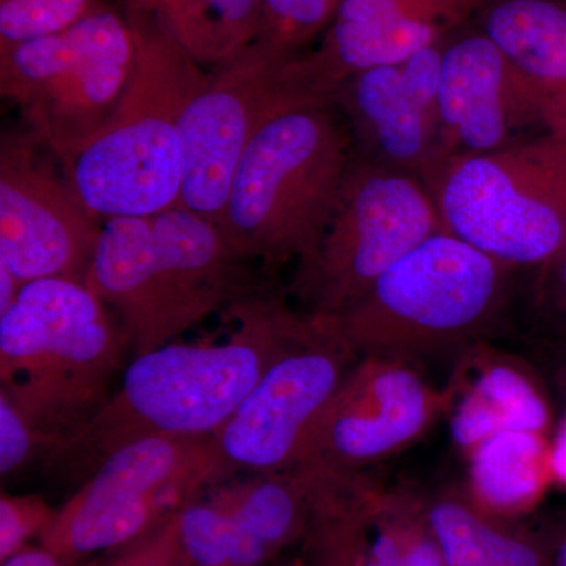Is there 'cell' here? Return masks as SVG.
<instances>
[{
	"mask_svg": "<svg viewBox=\"0 0 566 566\" xmlns=\"http://www.w3.org/2000/svg\"><path fill=\"white\" fill-rule=\"evenodd\" d=\"M438 118L442 163L549 134L534 88L476 25L442 46Z\"/></svg>",
	"mask_w": 566,
	"mask_h": 566,
	"instance_id": "obj_15",
	"label": "cell"
},
{
	"mask_svg": "<svg viewBox=\"0 0 566 566\" xmlns=\"http://www.w3.org/2000/svg\"><path fill=\"white\" fill-rule=\"evenodd\" d=\"M444 43L395 65L360 71L335 92L334 106L357 159L424 182L441 166L438 85Z\"/></svg>",
	"mask_w": 566,
	"mask_h": 566,
	"instance_id": "obj_16",
	"label": "cell"
},
{
	"mask_svg": "<svg viewBox=\"0 0 566 566\" xmlns=\"http://www.w3.org/2000/svg\"><path fill=\"white\" fill-rule=\"evenodd\" d=\"M294 57L252 43L208 71L180 123L181 207L219 226L234 170L260 129L283 112L334 103L301 80Z\"/></svg>",
	"mask_w": 566,
	"mask_h": 566,
	"instance_id": "obj_11",
	"label": "cell"
},
{
	"mask_svg": "<svg viewBox=\"0 0 566 566\" xmlns=\"http://www.w3.org/2000/svg\"><path fill=\"white\" fill-rule=\"evenodd\" d=\"M485 0H344L318 40L294 57L308 87L334 102L360 71L408 61L444 43Z\"/></svg>",
	"mask_w": 566,
	"mask_h": 566,
	"instance_id": "obj_17",
	"label": "cell"
},
{
	"mask_svg": "<svg viewBox=\"0 0 566 566\" xmlns=\"http://www.w3.org/2000/svg\"><path fill=\"white\" fill-rule=\"evenodd\" d=\"M182 549L191 566H230L233 528L229 513L214 495L189 502L178 513Z\"/></svg>",
	"mask_w": 566,
	"mask_h": 566,
	"instance_id": "obj_23",
	"label": "cell"
},
{
	"mask_svg": "<svg viewBox=\"0 0 566 566\" xmlns=\"http://www.w3.org/2000/svg\"><path fill=\"white\" fill-rule=\"evenodd\" d=\"M2 566H65L61 558L52 554L46 547H24L2 562Z\"/></svg>",
	"mask_w": 566,
	"mask_h": 566,
	"instance_id": "obj_32",
	"label": "cell"
},
{
	"mask_svg": "<svg viewBox=\"0 0 566 566\" xmlns=\"http://www.w3.org/2000/svg\"><path fill=\"white\" fill-rule=\"evenodd\" d=\"M103 221L74 189L62 163L28 132L0 144V263L24 285L85 283Z\"/></svg>",
	"mask_w": 566,
	"mask_h": 566,
	"instance_id": "obj_12",
	"label": "cell"
},
{
	"mask_svg": "<svg viewBox=\"0 0 566 566\" xmlns=\"http://www.w3.org/2000/svg\"><path fill=\"white\" fill-rule=\"evenodd\" d=\"M55 512L39 495L0 497V560L24 549L33 535H43L54 520Z\"/></svg>",
	"mask_w": 566,
	"mask_h": 566,
	"instance_id": "obj_27",
	"label": "cell"
},
{
	"mask_svg": "<svg viewBox=\"0 0 566 566\" xmlns=\"http://www.w3.org/2000/svg\"><path fill=\"white\" fill-rule=\"evenodd\" d=\"M535 356L538 365L549 376L554 389L560 395L566 405V338L560 340L535 342Z\"/></svg>",
	"mask_w": 566,
	"mask_h": 566,
	"instance_id": "obj_30",
	"label": "cell"
},
{
	"mask_svg": "<svg viewBox=\"0 0 566 566\" xmlns=\"http://www.w3.org/2000/svg\"><path fill=\"white\" fill-rule=\"evenodd\" d=\"M281 566H303L300 564V562H292V564H285V565H281Z\"/></svg>",
	"mask_w": 566,
	"mask_h": 566,
	"instance_id": "obj_37",
	"label": "cell"
},
{
	"mask_svg": "<svg viewBox=\"0 0 566 566\" xmlns=\"http://www.w3.org/2000/svg\"><path fill=\"white\" fill-rule=\"evenodd\" d=\"M545 434L502 431L471 450V483L479 501L497 510L536 501L553 475Z\"/></svg>",
	"mask_w": 566,
	"mask_h": 566,
	"instance_id": "obj_20",
	"label": "cell"
},
{
	"mask_svg": "<svg viewBox=\"0 0 566 566\" xmlns=\"http://www.w3.org/2000/svg\"><path fill=\"white\" fill-rule=\"evenodd\" d=\"M449 389L452 438L469 452L502 431L545 434L553 427V409L534 368L491 344L458 356Z\"/></svg>",
	"mask_w": 566,
	"mask_h": 566,
	"instance_id": "obj_18",
	"label": "cell"
},
{
	"mask_svg": "<svg viewBox=\"0 0 566 566\" xmlns=\"http://www.w3.org/2000/svg\"><path fill=\"white\" fill-rule=\"evenodd\" d=\"M554 565L566 566V536L557 547L556 562H554Z\"/></svg>",
	"mask_w": 566,
	"mask_h": 566,
	"instance_id": "obj_36",
	"label": "cell"
},
{
	"mask_svg": "<svg viewBox=\"0 0 566 566\" xmlns=\"http://www.w3.org/2000/svg\"><path fill=\"white\" fill-rule=\"evenodd\" d=\"M450 401L449 386L434 389L419 364L360 356L319 417L297 465L357 474L422 439Z\"/></svg>",
	"mask_w": 566,
	"mask_h": 566,
	"instance_id": "obj_14",
	"label": "cell"
},
{
	"mask_svg": "<svg viewBox=\"0 0 566 566\" xmlns=\"http://www.w3.org/2000/svg\"><path fill=\"white\" fill-rule=\"evenodd\" d=\"M255 266L218 223L177 207L104 221L85 285L117 316L139 356L270 285Z\"/></svg>",
	"mask_w": 566,
	"mask_h": 566,
	"instance_id": "obj_2",
	"label": "cell"
},
{
	"mask_svg": "<svg viewBox=\"0 0 566 566\" xmlns=\"http://www.w3.org/2000/svg\"><path fill=\"white\" fill-rule=\"evenodd\" d=\"M439 230L438 207L422 178L354 156L315 252L296 266L294 294L305 314L338 315Z\"/></svg>",
	"mask_w": 566,
	"mask_h": 566,
	"instance_id": "obj_10",
	"label": "cell"
},
{
	"mask_svg": "<svg viewBox=\"0 0 566 566\" xmlns=\"http://www.w3.org/2000/svg\"><path fill=\"white\" fill-rule=\"evenodd\" d=\"M22 283L14 277L6 264L0 263V314L9 311L11 304L17 300Z\"/></svg>",
	"mask_w": 566,
	"mask_h": 566,
	"instance_id": "obj_35",
	"label": "cell"
},
{
	"mask_svg": "<svg viewBox=\"0 0 566 566\" xmlns=\"http://www.w3.org/2000/svg\"><path fill=\"white\" fill-rule=\"evenodd\" d=\"M480 566H545V562L534 546L495 532Z\"/></svg>",
	"mask_w": 566,
	"mask_h": 566,
	"instance_id": "obj_29",
	"label": "cell"
},
{
	"mask_svg": "<svg viewBox=\"0 0 566 566\" xmlns=\"http://www.w3.org/2000/svg\"><path fill=\"white\" fill-rule=\"evenodd\" d=\"M475 21L534 88L547 132L566 140V0H485Z\"/></svg>",
	"mask_w": 566,
	"mask_h": 566,
	"instance_id": "obj_19",
	"label": "cell"
},
{
	"mask_svg": "<svg viewBox=\"0 0 566 566\" xmlns=\"http://www.w3.org/2000/svg\"><path fill=\"white\" fill-rule=\"evenodd\" d=\"M354 159L334 103L307 104L260 129L234 170L219 227L271 275L315 252Z\"/></svg>",
	"mask_w": 566,
	"mask_h": 566,
	"instance_id": "obj_6",
	"label": "cell"
},
{
	"mask_svg": "<svg viewBox=\"0 0 566 566\" xmlns=\"http://www.w3.org/2000/svg\"><path fill=\"white\" fill-rule=\"evenodd\" d=\"M263 0H178L170 31L202 66L221 65L255 40Z\"/></svg>",
	"mask_w": 566,
	"mask_h": 566,
	"instance_id": "obj_21",
	"label": "cell"
},
{
	"mask_svg": "<svg viewBox=\"0 0 566 566\" xmlns=\"http://www.w3.org/2000/svg\"><path fill=\"white\" fill-rule=\"evenodd\" d=\"M98 0H0V44L21 43L61 32Z\"/></svg>",
	"mask_w": 566,
	"mask_h": 566,
	"instance_id": "obj_25",
	"label": "cell"
},
{
	"mask_svg": "<svg viewBox=\"0 0 566 566\" xmlns=\"http://www.w3.org/2000/svg\"><path fill=\"white\" fill-rule=\"evenodd\" d=\"M129 10L155 14L170 29L178 10V0H129Z\"/></svg>",
	"mask_w": 566,
	"mask_h": 566,
	"instance_id": "obj_33",
	"label": "cell"
},
{
	"mask_svg": "<svg viewBox=\"0 0 566 566\" xmlns=\"http://www.w3.org/2000/svg\"><path fill=\"white\" fill-rule=\"evenodd\" d=\"M223 315L237 323L219 344H172L134 356L120 389L52 457L95 463L126 442L151 436L214 438L259 385L274 360L314 323L271 285Z\"/></svg>",
	"mask_w": 566,
	"mask_h": 566,
	"instance_id": "obj_1",
	"label": "cell"
},
{
	"mask_svg": "<svg viewBox=\"0 0 566 566\" xmlns=\"http://www.w3.org/2000/svg\"><path fill=\"white\" fill-rule=\"evenodd\" d=\"M357 359L329 324L314 316L311 329L274 360L216 433L230 472L264 474L297 465L315 424Z\"/></svg>",
	"mask_w": 566,
	"mask_h": 566,
	"instance_id": "obj_13",
	"label": "cell"
},
{
	"mask_svg": "<svg viewBox=\"0 0 566 566\" xmlns=\"http://www.w3.org/2000/svg\"><path fill=\"white\" fill-rule=\"evenodd\" d=\"M128 342L85 283H24L0 314V390L50 441L54 455L111 397Z\"/></svg>",
	"mask_w": 566,
	"mask_h": 566,
	"instance_id": "obj_5",
	"label": "cell"
},
{
	"mask_svg": "<svg viewBox=\"0 0 566 566\" xmlns=\"http://www.w3.org/2000/svg\"><path fill=\"white\" fill-rule=\"evenodd\" d=\"M132 76L106 125L62 164L82 202L102 221L181 207L180 123L207 81L191 52L155 14L129 10Z\"/></svg>",
	"mask_w": 566,
	"mask_h": 566,
	"instance_id": "obj_3",
	"label": "cell"
},
{
	"mask_svg": "<svg viewBox=\"0 0 566 566\" xmlns=\"http://www.w3.org/2000/svg\"><path fill=\"white\" fill-rule=\"evenodd\" d=\"M342 2L344 0H263L259 31L252 43L294 57L322 36Z\"/></svg>",
	"mask_w": 566,
	"mask_h": 566,
	"instance_id": "obj_22",
	"label": "cell"
},
{
	"mask_svg": "<svg viewBox=\"0 0 566 566\" xmlns=\"http://www.w3.org/2000/svg\"><path fill=\"white\" fill-rule=\"evenodd\" d=\"M428 521L447 566H480L497 532L468 506L450 499L436 502Z\"/></svg>",
	"mask_w": 566,
	"mask_h": 566,
	"instance_id": "obj_24",
	"label": "cell"
},
{
	"mask_svg": "<svg viewBox=\"0 0 566 566\" xmlns=\"http://www.w3.org/2000/svg\"><path fill=\"white\" fill-rule=\"evenodd\" d=\"M442 230L516 270L566 241V140L553 134L442 163L427 181Z\"/></svg>",
	"mask_w": 566,
	"mask_h": 566,
	"instance_id": "obj_7",
	"label": "cell"
},
{
	"mask_svg": "<svg viewBox=\"0 0 566 566\" xmlns=\"http://www.w3.org/2000/svg\"><path fill=\"white\" fill-rule=\"evenodd\" d=\"M551 472L566 485V417L558 427L549 450Z\"/></svg>",
	"mask_w": 566,
	"mask_h": 566,
	"instance_id": "obj_34",
	"label": "cell"
},
{
	"mask_svg": "<svg viewBox=\"0 0 566 566\" xmlns=\"http://www.w3.org/2000/svg\"><path fill=\"white\" fill-rule=\"evenodd\" d=\"M442 564H444V560H442L441 551H439L436 542H419L409 547L403 556L390 562V564L370 562V564L364 566H442Z\"/></svg>",
	"mask_w": 566,
	"mask_h": 566,
	"instance_id": "obj_31",
	"label": "cell"
},
{
	"mask_svg": "<svg viewBox=\"0 0 566 566\" xmlns=\"http://www.w3.org/2000/svg\"><path fill=\"white\" fill-rule=\"evenodd\" d=\"M517 273L439 230L389 268L360 300L323 319L359 357L420 364L460 356L505 335Z\"/></svg>",
	"mask_w": 566,
	"mask_h": 566,
	"instance_id": "obj_4",
	"label": "cell"
},
{
	"mask_svg": "<svg viewBox=\"0 0 566 566\" xmlns=\"http://www.w3.org/2000/svg\"><path fill=\"white\" fill-rule=\"evenodd\" d=\"M232 475L214 438L126 442L96 463L91 479L55 512L41 542L65 565L128 545Z\"/></svg>",
	"mask_w": 566,
	"mask_h": 566,
	"instance_id": "obj_9",
	"label": "cell"
},
{
	"mask_svg": "<svg viewBox=\"0 0 566 566\" xmlns=\"http://www.w3.org/2000/svg\"><path fill=\"white\" fill-rule=\"evenodd\" d=\"M41 450L51 452L50 441L33 427L20 408L0 390V474L20 471Z\"/></svg>",
	"mask_w": 566,
	"mask_h": 566,
	"instance_id": "obj_28",
	"label": "cell"
},
{
	"mask_svg": "<svg viewBox=\"0 0 566 566\" xmlns=\"http://www.w3.org/2000/svg\"><path fill=\"white\" fill-rule=\"evenodd\" d=\"M133 62L128 18L96 2L61 32L0 44V93L33 139L66 164L114 114Z\"/></svg>",
	"mask_w": 566,
	"mask_h": 566,
	"instance_id": "obj_8",
	"label": "cell"
},
{
	"mask_svg": "<svg viewBox=\"0 0 566 566\" xmlns=\"http://www.w3.org/2000/svg\"><path fill=\"white\" fill-rule=\"evenodd\" d=\"M528 326L535 342L566 338V241L556 255L535 270Z\"/></svg>",
	"mask_w": 566,
	"mask_h": 566,
	"instance_id": "obj_26",
	"label": "cell"
}]
</instances>
